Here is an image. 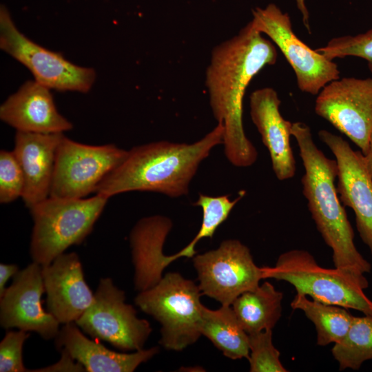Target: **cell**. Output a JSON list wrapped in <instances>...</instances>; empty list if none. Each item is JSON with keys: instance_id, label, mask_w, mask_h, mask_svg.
<instances>
[{"instance_id": "52a82bcc", "label": "cell", "mask_w": 372, "mask_h": 372, "mask_svg": "<svg viewBox=\"0 0 372 372\" xmlns=\"http://www.w3.org/2000/svg\"><path fill=\"white\" fill-rule=\"evenodd\" d=\"M0 48L26 67L34 80L51 90L87 93L96 80L93 68L76 65L28 38L4 5L0 7Z\"/></svg>"}, {"instance_id": "ba28073f", "label": "cell", "mask_w": 372, "mask_h": 372, "mask_svg": "<svg viewBox=\"0 0 372 372\" xmlns=\"http://www.w3.org/2000/svg\"><path fill=\"white\" fill-rule=\"evenodd\" d=\"M249 23L280 49L293 70L302 92L318 94L329 83L340 78L336 63L301 41L293 32L288 13L276 4L254 8Z\"/></svg>"}, {"instance_id": "ac0fdd59", "label": "cell", "mask_w": 372, "mask_h": 372, "mask_svg": "<svg viewBox=\"0 0 372 372\" xmlns=\"http://www.w3.org/2000/svg\"><path fill=\"white\" fill-rule=\"evenodd\" d=\"M63 135L16 132L12 152L23 173L21 198L28 209L50 196L56 152Z\"/></svg>"}, {"instance_id": "8fae6325", "label": "cell", "mask_w": 372, "mask_h": 372, "mask_svg": "<svg viewBox=\"0 0 372 372\" xmlns=\"http://www.w3.org/2000/svg\"><path fill=\"white\" fill-rule=\"evenodd\" d=\"M198 287L203 293L222 305H231L242 293L253 290L264 279L249 249L235 239L223 241L214 250L194 257Z\"/></svg>"}, {"instance_id": "484cf974", "label": "cell", "mask_w": 372, "mask_h": 372, "mask_svg": "<svg viewBox=\"0 0 372 372\" xmlns=\"http://www.w3.org/2000/svg\"><path fill=\"white\" fill-rule=\"evenodd\" d=\"M316 50L331 60L347 56L363 59L372 73V28L356 35L333 38L326 45Z\"/></svg>"}, {"instance_id": "7402d4cb", "label": "cell", "mask_w": 372, "mask_h": 372, "mask_svg": "<svg viewBox=\"0 0 372 372\" xmlns=\"http://www.w3.org/2000/svg\"><path fill=\"white\" fill-rule=\"evenodd\" d=\"M200 333L227 358L248 360L249 335L242 327L231 305H222L216 310L204 306Z\"/></svg>"}, {"instance_id": "83f0119b", "label": "cell", "mask_w": 372, "mask_h": 372, "mask_svg": "<svg viewBox=\"0 0 372 372\" xmlns=\"http://www.w3.org/2000/svg\"><path fill=\"white\" fill-rule=\"evenodd\" d=\"M24 176L13 152H0V203H10L22 197Z\"/></svg>"}, {"instance_id": "f546056e", "label": "cell", "mask_w": 372, "mask_h": 372, "mask_svg": "<svg viewBox=\"0 0 372 372\" xmlns=\"http://www.w3.org/2000/svg\"><path fill=\"white\" fill-rule=\"evenodd\" d=\"M61 357L60 360L55 364L48 366L30 370L34 372H60V371H72V372H85L86 371L84 366L79 362L74 360L65 350L60 351Z\"/></svg>"}, {"instance_id": "f1b7e54d", "label": "cell", "mask_w": 372, "mask_h": 372, "mask_svg": "<svg viewBox=\"0 0 372 372\" xmlns=\"http://www.w3.org/2000/svg\"><path fill=\"white\" fill-rule=\"evenodd\" d=\"M30 334L26 331H8L0 342V371H30L23 362L22 350Z\"/></svg>"}, {"instance_id": "7a4b0ae2", "label": "cell", "mask_w": 372, "mask_h": 372, "mask_svg": "<svg viewBox=\"0 0 372 372\" xmlns=\"http://www.w3.org/2000/svg\"><path fill=\"white\" fill-rule=\"evenodd\" d=\"M291 135L304 167L301 178L302 194L318 231L332 249L335 268L365 289L369 282L364 274L371 271V267L354 244L353 228L338 196L337 162L318 149L305 123H293Z\"/></svg>"}, {"instance_id": "7c38bea8", "label": "cell", "mask_w": 372, "mask_h": 372, "mask_svg": "<svg viewBox=\"0 0 372 372\" xmlns=\"http://www.w3.org/2000/svg\"><path fill=\"white\" fill-rule=\"evenodd\" d=\"M315 112L365 154L372 133V78H339L318 94Z\"/></svg>"}, {"instance_id": "3957f363", "label": "cell", "mask_w": 372, "mask_h": 372, "mask_svg": "<svg viewBox=\"0 0 372 372\" xmlns=\"http://www.w3.org/2000/svg\"><path fill=\"white\" fill-rule=\"evenodd\" d=\"M223 134L224 127L218 123L193 143L161 141L134 147L95 192L109 198L133 191L161 193L170 198L185 196L200 163L222 144Z\"/></svg>"}, {"instance_id": "9c48e42d", "label": "cell", "mask_w": 372, "mask_h": 372, "mask_svg": "<svg viewBox=\"0 0 372 372\" xmlns=\"http://www.w3.org/2000/svg\"><path fill=\"white\" fill-rule=\"evenodd\" d=\"M128 151L113 144L91 145L63 136L58 145L50 196L81 198L126 158Z\"/></svg>"}, {"instance_id": "9a60e30c", "label": "cell", "mask_w": 372, "mask_h": 372, "mask_svg": "<svg viewBox=\"0 0 372 372\" xmlns=\"http://www.w3.org/2000/svg\"><path fill=\"white\" fill-rule=\"evenodd\" d=\"M47 310L60 322H75L92 304L94 293L87 284L79 256L63 253L41 266Z\"/></svg>"}, {"instance_id": "d6a6232c", "label": "cell", "mask_w": 372, "mask_h": 372, "mask_svg": "<svg viewBox=\"0 0 372 372\" xmlns=\"http://www.w3.org/2000/svg\"><path fill=\"white\" fill-rule=\"evenodd\" d=\"M363 156L366 170L372 179V133L370 136L367 151Z\"/></svg>"}, {"instance_id": "30bf717a", "label": "cell", "mask_w": 372, "mask_h": 372, "mask_svg": "<svg viewBox=\"0 0 372 372\" xmlns=\"http://www.w3.org/2000/svg\"><path fill=\"white\" fill-rule=\"evenodd\" d=\"M125 300V291L111 278H101L93 302L75 323L84 333L120 350H141L152 329Z\"/></svg>"}, {"instance_id": "e0dca14e", "label": "cell", "mask_w": 372, "mask_h": 372, "mask_svg": "<svg viewBox=\"0 0 372 372\" xmlns=\"http://www.w3.org/2000/svg\"><path fill=\"white\" fill-rule=\"evenodd\" d=\"M280 103L271 87L256 90L249 97L251 118L268 149L275 176L286 180L294 176L296 167L290 144L293 123L282 116Z\"/></svg>"}, {"instance_id": "5b68a950", "label": "cell", "mask_w": 372, "mask_h": 372, "mask_svg": "<svg viewBox=\"0 0 372 372\" xmlns=\"http://www.w3.org/2000/svg\"><path fill=\"white\" fill-rule=\"evenodd\" d=\"M198 285L178 273H167L154 287L140 291L135 304L161 325L159 343L181 351L201 335L204 305Z\"/></svg>"}, {"instance_id": "ffe728a7", "label": "cell", "mask_w": 372, "mask_h": 372, "mask_svg": "<svg viewBox=\"0 0 372 372\" xmlns=\"http://www.w3.org/2000/svg\"><path fill=\"white\" fill-rule=\"evenodd\" d=\"M172 227L169 218L154 215L140 219L130 232L134 285L139 292L154 287L162 278L163 247Z\"/></svg>"}, {"instance_id": "277c9868", "label": "cell", "mask_w": 372, "mask_h": 372, "mask_svg": "<svg viewBox=\"0 0 372 372\" xmlns=\"http://www.w3.org/2000/svg\"><path fill=\"white\" fill-rule=\"evenodd\" d=\"M109 198L49 196L30 209L34 225L30 254L41 266L50 264L70 246L81 244L91 233Z\"/></svg>"}, {"instance_id": "4fadbf2b", "label": "cell", "mask_w": 372, "mask_h": 372, "mask_svg": "<svg viewBox=\"0 0 372 372\" xmlns=\"http://www.w3.org/2000/svg\"><path fill=\"white\" fill-rule=\"evenodd\" d=\"M45 292L41 266L33 262L19 270L0 297V324L33 331L44 340L55 338L60 322L42 306Z\"/></svg>"}, {"instance_id": "d4e9b609", "label": "cell", "mask_w": 372, "mask_h": 372, "mask_svg": "<svg viewBox=\"0 0 372 372\" xmlns=\"http://www.w3.org/2000/svg\"><path fill=\"white\" fill-rule=\"evenodd\" d=\"M244 194V192H241L240 194L233 200H231L226 195L211 196L200 194L194 205L201 207L203 211L200 228L193 240L179 252L169 256H165L164 267H166L180 257H193L196 254L194 247L197 242L204 238H212L217 228L227 218L231 211Z\"/></svg>"}, {"instance_id": "44dd1931", "label": "cell", "mask_w": 372, "mask_h": 372, "mask_svg": "<svg viewBox=\"0 0 372 372\" xmlns=\"http://www.w3.org/2000/svg\"><path fill=\"white\" fill-rule=\"evenodd\" d=\"M283 294L265 282L240 294L231 307L243 329L251 334L272 329L282 315Z\"/></svg>"}, {"instance_id": "6da1fadb", "label": "cell", "mask_w": 372, "mask_h": 372, "mask_svg": "<svg viewBox=\"0 0 372 372\" xmlns=\"http://www.w3.org/2000/svg\"><path fill=\"white\" fill-rule=\"evenodd\" d=\"M277 58L276 45L249 23L213 49L205 85L213 115L224 127V154L234 166L249 167L258 158L243 127V99L254 77Z\"/></svg>"}, {"instance_id": "4dcf8cb0", "label": "cell", "mask_w": 372, "mask_h": 372, "mask_svg": "<svg viewBox=\"0 0 372 372\" xmlns=\"http://www.w3.org/2000/svg\"><path fill=\"white\" fill-rule=\"evenodd\" d=\"M19 268L14 264H0V297H1L6 289V284L8 280L14 277L19 271Z\"/></svg>"}, {"instance_id": "cb8c5ba5", "label": "cell", "mask_w": 372, "mask_h": 372, "mask_svg": "<svg viewBox=\"0 0 372 372\" xmlns=\"http://www.w3.org/2000/svg\"><path fill=\"white\" fill-rule=\"evenodd\" d=\"M331 353L340 371L358 370L365 361L372 360V316H353L347 334L334 344Z\"/></svg>"}, {"instance_id": "2e32d148", "label": "cell", "mask_w": 372, "mask_h": 372, "mask_svg": "<svg viewBox=\"0 0 372 372\" xmlns=\"http://www.w3.org/2000/svg\"><path fill=\"white\" fill-rule=\"evenodd\" d=\"M0 118L17 131L63 133L72 123L57 110L51 90L35 80L25 81L0 106Z\"/></svg>"}, {"instance_id": "1f68e13d", "label": "cell", "mask_w": 372, "mask_h": 372, "mask_svg": "<svg viewBox=\"0 0 372 372\" xmlns=\"http://www.w3.org/2000/svg\"><path fill=\"white\" fill-rule=\"evenodd\" d=\"M297 8L300 11L302 22L307 31L311 32L310 23H309V12L306 5V0H295Z\"/></svg>"}, {"instance_id": "8992f818", "label": "cell", "mask_w": 372, "mask_h": 372, "mask_svg": "<svg viewBox=\"0 0 372 372\" xmlns=\"http://www.w3.org/2000/svg\"><path fill=\"white\" fill-rule=\"evenodd\" d=\"M264 279L290 283L296 293L327 304L352 309L372 316V301L358 283L338 269L318 265L307 251L292 249L281 254L273 267H264Z\"/></svg>"}, {"instance_id": "5bb4252c", "label": "cell", "mask_w": 372, "mask_h": 372, "mask_svg": "<svg viewBox=\"0 0 372 372\" xmlns=\"http://www.w3.org/2000/svg\"><path fill=\"white\" fill-rule=\"evenodd\" d=\"M318 136L335 156L339 198L344 206L354 211L358 231L372 255V179L364 156L361 151L353 150L342 137L327 130L319 131Z\"/></svg>"}, {"instance_id": "4316f807", "label": "cell", "mask_w": 372, "mask_h": 372, "mask_svg": "<svg viewBox=\"0 0 372 372\" xmlns=\"http://www.w3.org/2000/svg\"><path fill=\"white\" fill-rule=\"evenodd\" d=\"M249 335V371L251 372H287L280 351L272 342V329Z\"/></svg>"}, {"instance_id": "603a6c76", "label": "cell", "mask_w": 372, "mask_h": 372, "mask_svg": "<svg viewBox=\"0 0 372 372\" xmlns=\"http://www.w3.org/2000/svg\"><path fill=\"white\" fill-rule=\"evenodd\" d=\"M291 307L293 309L302 311L314 324L319 346L340 341L349 331L353 318L344 307L310 300L305 295L298 293L291 301Z\"/></svg>"}, {"instance_id": "d6986e66", "label": "cell", "mask_w": 372, "mask_h": 372, "mask_svg": "<svg viewBox=\"0 0 372 372\" xmlns=\"http://www.w3.org/2000/svg\"><path fill=\"white\" fill-rule=\"evenodd\" d=\"M81 331L75 322L64 324L54 339L57 349L65 350L86 372H132L158 352L154 347L132 353H118L89 339Z\"/></svg>"}]
</instances>
